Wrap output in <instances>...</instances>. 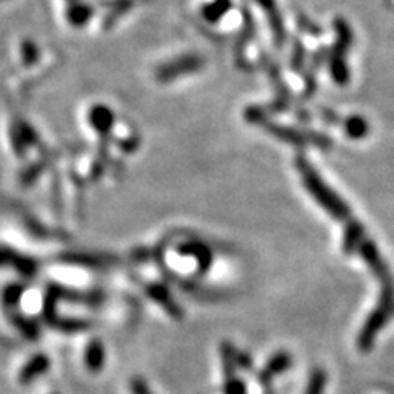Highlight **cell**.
<instances>
[{
	"label": "cell",
	"mask_w": 394,
	"mask_h": 394,
	"mask_svg": "<svg viewBox=\"0 0 394 394\" xmlns=\"http://www.w3.org/2000/svg\"><path fill=\"white\" fill-rule=\"evenodd\" d=\"M132 386H133L135 394H150L148 390H147V386H143L140 381H133Z\"/></svg>",
	"instance_id": "cell-4"
},
{
	"label": "cell",
	"mask_w": 394,
	"mask_h": 394,
	"mask_svg": "<svg viewBox=\"0 0 394 394\" xmlns=\"http://www.w3.org/2000/svg\"><path fill=\"white\" fill-rule=\"evenodd\" d=\"M46 370H48V359L43 355L35 356V359L23 368L22 375H20V380H22V383H30L33 378H36L38 375H43Z\"/></svg>",
	"instance_id": "cell-1"
},
{
	"label": "cell",
	"mask_w": 394,
	"mask_h": 394,
	"mask_svg": "<svg viewBox=\"0 0 394 394\" xmlns=\"http://www.w3.org/2000/svg\"><path fill=\"white\" fill-rule=\"evenodd\" d=\"M106 355H103V347L98 340L91 342L89 347L86 350V363L89 366L91 371H98L103 365Z\"/></svg>",
	"instance_id": "cell-2"
},
{
	"label": "cell",
	"mask_w": 394,
	"mask_h": 394,
	"mask_svg": "<svg viewBox=\"0 0 394 394\" xmlns=\"http://www.w3.org/2000/svg\"><path fill=\"white\" fill-rule=\"evenodd\" d=\"M324 381H325V378L322 373H315V375L313 376V380H310L308 394H322Z\"/></svg>",
	"instance_id": "cell-3"
}]
</instances>
